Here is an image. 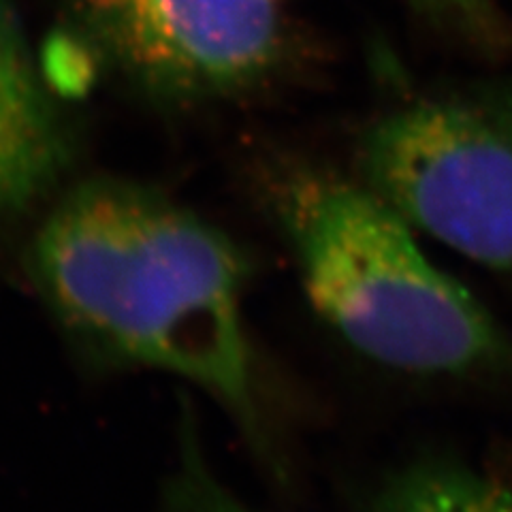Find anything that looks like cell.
Masks as SVG:
<instances>
[{"instance_id":"6da1fadb","label":"cell","mask_w":512,"mask_h":512,"mask_svg":"<svg viewBox=\"0 0 512 512\" xmlns=\"http://www.w3.org/2000/svg\"><path fill=\"white\" fill-rule=\"evenodd\" d=\"M28 261L47 306L94 355L192 382L267 451L244 323L250 267L227 233L154 188L96 178L52 207Z\"/></svg>"},{"instance_id":"7a4b0ae2","label":"cell","mask_w":512,"mask_h":512,"mask_svg":"<svg viewBox=\"0 0 512 512\" xmlns=\"http://www.w3.org/2000/svg\"><path fill=\"white\" fill-rule=\"evenodd\" d=\"M261 186L310 306L357 355L406 376H512V335L374 188L297 154L269 158Z\"/></svg>"},{"instance_id":"3957f363","label":"cell","mask_w":512,"mask_h":512,"mask_svg":"<svg viewBox=\"0 0 512 512\" xmlns=\"http://www.w3.org/2000/svg\"><path fill=\"white\" fill-rule=\"evenodd\" d=\"M357 165L416 231L512 278V75L384 111L361 131Z\"/></svg>"},{"instance_id":"277c9868","label":"cell","mask_w":512,"mask_h":512,"mask_svg":"<svg viewBox=\"0 0 512 512\" xmlns=\"http://www.w3.org/2000/svg\"><path fill=\"white\" fill-rule=\"evenodd\" d=\"M69 9L94 50L160 101L246 94L312 52L271 0H69Z\"/></svg>"},{"instance_id":"5b68a950","label":"cell","mask_w":512,"mask_h":512,"mask_svg":"<svg viewBox=\"0 0 512 512\" xmlns=\"http://www.w3.org/2000/svg\"><path fill=\"white\" fill-rule=\"evenodd\" d=\"M75 139L47 90L9 0H0V222L26 212L67 173Z\"/></svg>"},{"instance_id":"8992f818","label":"cell","mask_w":512,"mask_h":512,"mask_svg":"<svg viewBox=\"0 0 512 512\" xmlns=\"http://www.w3.org/2000/svg\"><path fill=\"white\" fill-rule=\"evenodd\" d=\"M355 512H512V470L425 448L363 487Z\"/></svg>"},{"instance_id":"52a82bcc","label":"cell","mask_w":512,"mask_h":512,"mask_svg":"<svg viewBox=\"0 0 512 512\" xmlns=\"http://www.w3.org/2000/svg\"><path fill=\"white\" fill-rule=\"evenodd\" d=\"M414 15L485 60L512 52V20L498 0H404Z\"/></svg>"},{"instance_id":"ba28073f","label":"cell","mask_w":512,"mask_h":512,"mask_svg":"<svg viewBox=\"0 0 512 512\" xmlns=\"http://www.w3.org/2000/svg\"><path fill=\"white\" fill-rule=\"evenodd\" d=\"M167 512H256L220 483L203 457L190 421L182 427L178 466L173 470L167 491Z\"/></svg>"}]
</instances>
